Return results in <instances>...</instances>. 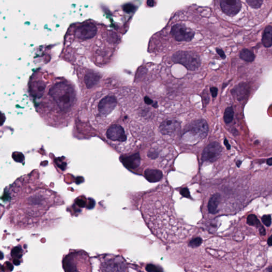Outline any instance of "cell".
I'll return each instance as SVG.
<instances>
[{
  "label": "cell",
  "instance_id": "1",
  "mask_svg": "<svg viewBox=\"0 0 272 272\" xmlns=\"http://www.w3.org/2000/svg\"><path fill=\"white\" fill-rule=\"evenodd\" d=\"M28 89L36 111L46 125L62 129L71 124L78 107L79 95L69 79L37 71L29 79Z\"/></svg>",
  "mask_w": 272,
  "mask_h": 272
},
{
  "label": "cell",
  "instance_id": "2",
  "mask_svg": "<svg viewBox=\"0 0 272 272\" xmlns=\"http://www.w3.org/2000/svg\"><path fill=\"white\" fill-rule=\"evenodd\" d=\"M25 187L20 188L13 184L18 191L10 187L11 206L9 210L10 221L16 227L21 229L37 227L46 214L54 206L57 199L56 194L44 184L35 181L31 184L30 175L22 177Z\"/></svg>",
  "mask_w": 272,
  "mask_h": 272
},
{
  "label": "cell",
  "instance_id": "3",
  "mask_svg": "<svg viewBox=\"0 0 272 272\" xmlns=\"http://www.w3.org/2000/svg\"><path fill=\"white\" fill-rule=\"evenodd\" d=\"M100 25L92 22L82 23L69 31L65 55L73 62L85 60L100 67L105 63L107 51Z\"/></svg>",
  "mask_w": 272,
  "mask_h": 272
},
{
  "label": "cell",
  "instance_id": "4",
  "mask_svg": "<svg viewBox=\"0 0 272 272\" xmlns=\"http://www.w3.org/2000/svg\"><path fill=\"white\" fill-rule=\"evenodd\" d=\"M208 132V126L206 121L202 119L194 121L183 129L181 138L185 143H196L205 138Z\"/></svg>",
  "mask_w": 272,
  "mask_h": 272
},
{
  "label": "cell",
  "instance_id": "5",
  "mask_svg": "<svg viewBox=\"0 0 272 272\" xmlns=\"http://www.w3.org/2000/svg\"><path fill=\"white\" fill-rule=\"evenodd\" d=\"M89 258L82 251L70 252L63 260V269L65 271H87L85 267H89Z\"/></svg>",
  "mask_w": 272,
  "mask_h": 272
},
{
  "label": "cell",
  "instance_id": "6",
  "mask_svg": "<svg viewBox=\"0 0 272 272\" xmlns=\"http://www.w3.org/2000/svg\"><path fill=\"white\" fill-rule=\"evenodd\" d=\"M172 60L174 63L183 65L187 69L196 70L200 65V60L197 54L188 51H179L174 54Z\"/></svg>",
  "mask_w": 272,
  "mask_h": 272
},
{
  "label": "cell",
  "instance_id": "7",
  "mask_svg": "<svg viewBox=\"0 0 272 272\" xmlns=\"http://www.w3.org/2000/svg\"><path fill=\"white\" fill-rule=\"evenodd\" d=\"M99 271H126L124 261L118 256L107 255L100 259Z\"/></svg>",
  "mask_w": 272,
  "mask_h": 272
},
{
  "label": "cell",
  "instance_id": "8",
  "mask_svg": "<svg viewBox=\"0 0 272 272\" xmlns=\"http://www.w3.org/2000/svg\"><path fill=\"white\" fill-rule=\"evenodd\" d=\"M172 36L178 42H189L193 38L194 32L181 24H177L172 27Z\"/></svg>",
  "mask_w": 272,
  "mask_h": 272
},
{
  "label": "cell",
  "instance_id": "9",
  "mask_svg": "<svg viewBox=\"0 0 272 272\" xmlns=\"http://www.w3.org/2000/svg\"><path fill=\"white\" fill-rule=\"evenodd\" d=\"M222 151V147L217 142L210 143L202 152V160L204 162H215L220 156Z\"/></svg>",
  "mask_w": 272,
  "mask_h": 272
},
{
  "label": "cell",
  "instance_id": "10",
  "mask_svg": "<svg viewBox=\"0 0 272 272\" xmlns=\"http://www.w3.org/2000/svg\"><path fill=\"white\" fill-rule=\"evenodd\" d=\"M222 10L229 16H234L238 13L241 8L240 0H220Z\"/></svg>",
  "mask_w": 272,
  "mask_h": 272
},
{
  "label": "cell",
  "instance_id": "11",
  "mask_svg": "<svg viewBox=\"0 0 272 272\" xmlns=\"http://www.w3.org/2000/svg\"><path fill=\"white\" fill-rule=\"evenodd\" d=\"M181 128V125L178 121L174 120H166L163 121L160 126V131L163 135H175L179 132Z\"/></svg>",
  "mask_w": 272,
  "mask_h": 272
},
{
  "label": "cell",
  "instance_id": "12",
  "mask_svg": "<svg viewBox=\"0 0 272 272\" xmlns=\"http://www.w3.org/2000/svg\"><path fill=\"white\" fill-rule=\"evenodd\" d=\"M249 92V86L246 83L239 84L231 90L233 97L238 101H241L246 98Z\"/></svg>",
  "mask_w": 272,
  "mask_h": 272
},
{
  "label": "cell",
  "instance_id": "13",
  "mask_svg": "<svg viewBox=\"0 0 272 272\" xmlns=\"http://www.w3.org/2000/svg\"><path fill=\"white\" fill-rule=\"evenodd\" d=\"M122 163L126 168L130 170H134L140 165L141 158L139 153L130 155L128 156L123 157L121 158Z\"/></svg>",
  "mask_w": 272,
  "mask_h": 272
},
{
  "label": "cell",
  "instance_id": "14",
  "mask_svg": "<svg viewBox=\"0 0 272 272\" xmlns=\"http://www.w3.org/2000/svg\"><path fill=\"white\" fill-rule=\"evenodd\" d=\"M144 176L149 182L157 183L163 178V173L160 170L148 168L145 171Z\"/></svg>",
  "mask_w": 272,
  "mask_h": 272
},
{
  "label": "cell",
  "instance_id": "15",
  "mask_svg": "<svg viewBox=\"0 0 272 272\" xmlns=\"http://www.w3.org/2000/svg\"><path fill=\"white\" fill-rule=\"evenodd\" d=\"M248 224L250 226H254L258 228L259 233L261 236H265L266 234V231L264 227L261 224L259 221L258 220L257 216L254 214H250L248 216L247 219Z\"/></svg>",
  "mask_w": 272,
  "mask_h": 272
},
{
  "label": "cell",
  "instance_id": "16",
  "mask_svg": "<svg viewBox=\"0 0 272 272\" xmlns=\"http://www.w3.org/2000/svg\"><path fill=\"white\" fill-rule=\"evenodd\" d=\"M220 199L221 196L219 194H214L211 197L208 204V210L210 213L214 214L217 212Z\"/></svg>",
  "mask_w": 272,
  "mask_h": 272
},
{
  "label": "cell",
  "instance_id": "17",
  "mask_svg": "<svg viewBox=\"0 0 272 272\" xmlns=\"http://www.w3.org/2000/svg\"><path fill=\"white\" fill-rule=\"evenodd\" d=\"M262 43L265 47L269 48L272 46V27L268 26L264 30L262 36Z\"/></svg>",
  "mask_w": 272,
  "mask_h": 272
},
{
  "label": "cell",
  "instance_id": "18",
  "mask_svg": "<svg viewBox=\"0 0 272 272\" xmlns=\"http://www.w3.org/2000/svg\"><path fill=\"white\" fill-rule=\"evenodd\" d=\"M240 58L246 62H252L255 58L254 54L252 51L244 48L240 52Z\"/></svg>",
  "mask_w": 272,
  "mask_h": 272
},
{
  "label": "cell",
  "instance_id": "19",
  "mask_svg": "<svg viewBox=\"0 0 272 272\" xmlns=\"http://www.w3.org/2000/svg\"><path fill=\"white\" fill-rule=\"evenodd\" d=\"M234 111L232 107H228L225 110L224 120L227 124L231 123L233 119Z\"/></svg>",
  "mask_w": 272,
  "mask_h": 272
},
{
  "label": "cell",
  "instance_id": "20",
  "mask_svg": "<svg viewBox=\"0 0 272 272\" xmlns=\"http://www.w3.org/2000/svg\"><path fill=\"white\" fill-rule=\"evenodd\" d=\"M247 3L253 8H259L261 6L263 0H246Z\"/></svg>",
  "mask_w": 272,
  "mask_h": 272
},
{
  "label": "cell",
  "instance_id": "21",
  "mask_svg": "<svg viewBox=\"0 0 272 272\" xmlns=\"http://www.w3.org/2000/svg\"><path fill=\"white\" fill-rule=\"evenodd\" d=\"M202 243V239L200 238H196L193 239L189 242V246L192 248H195L199 246Z\"/></svg>",
  "mask_w": 272,
  "mask_h": 272
},
{
  "label": "cell",
  "instance_id": "22",
  "mask_svg": "<svg viewBox=\"0 0 272 272\" xmlns=\"http://www.w3.org/2000/svg\"><path fill=\"white\" fill-rule=\"evenodd\" d=\"M146 271L147 272H162L163 269L159 268L158 267L155 266L153 264H148L146 267Z\"/></svg>",
  "mask_w": 272,
  "mask_h": 272
},
{
  "label": "cell",
  "instance_id": "23",
  "mask_svg": "<svg viewBox=\"0 0 272 272\" xmlns=\"http://www.w3.org/2000/svg\"><path fill=\"white\" fill-rule=\"evenodd\" d=\"M261 220L263 223L266 227H269L272 223V218L269 215H265L262 217Z\"/></svg>",
  "mask_w": 272,
  "mask_h": 272
},
{
  "label": "cell",
  "instance_id": "24",
  "mask_svg": "<svg viewBox=\"0 0 272 272\" xmlns=\"http://www.w3.org/2000/svg\"><path fill=\"white\" fill-rule=\"evenodd\" d=\"M202 98L203 106H204V107H205V105H206L208 103L209 100H210L209 95H208V94L207 90H205L203 92V93H202Z\"/></svg>",
  "mask_w": 272,
  "mask_h": 272
},
{
  "label": "cell",
  "instance_id": "25",
  "mask_svg": "<svg viewBox=\"0 0 272 272\" xmlns=\"http://www.w3.org/2000/svg\"><path fill=\"white\" fill-rule=\"evenodd\" d=\"M158 156V152L155 149H151L148 153V156L152 160H155Z\"/></svg>",
  "mask_w": 272,
  "mask_h": 272
},
{
  "label": "cell",
  "instance_id": "26",
  "mask_svg": "<svg viewBox=\"0 0 272 272\" xmlns=\"http://www.w3.org/2000/svg\"><path fill=\"white\" fill-rule=\"evenodd\" d=\"M180 193L183 195V196L185 197V198H190V194L189 192V191L187 188H184L182 189Z\"/></svg>",
  "mask_w": 272,
  "mask_h": 272
},
{
  "label": "cell",
  "instance_id": "27",
  "mask_svg": "<svg viewBox=\"0 0 272 272\" xmlns=\"http://www.w3.org/2000/svg\"><path fill=\"white\" fill-rule=\"evenodd\" d=\"M210 93L213 97H215L217 95L218 89L216 87H211L210 88Z\"/></svg>",
  "mask_w": 272,
  "mask_h": 272
},
{
  "label": "cell",
  "instance_id": "28",
  "mask_svg": "<svg viewBox=\"0 0 272 272\" xmlns=\"http://www.w3.org/2000/svg\"><path fill=\"white\" fill-rule=\"evenodd\" d=\"M216 51H217V53L219 54V55L221 56L222 59H225L226 56H225V55L223 51H222L221 49H219V48H217V49L216 50Z\"/></svg>",
  "mask_w": 272,
  "mask_h": 272
},
{
  "label": "cell",
  "instance_id": "29",
  "mask_svg": "<svg viewBox=\"0 0 272 272\" xmlns=\"http://www.w3.org/2000/svg\"><path fill=\"white\" fill-rule=\"evenodd\" d=\"M144 101H145V103L148 105H153V101L152 100V99L147 97V96H146L145 98H144Z\"/></svg>",
  "mask_w": 272,
  "mask_h": 272
},
{
  "label": "cell",
  "instance_id": "30",
  "mask_svg": "<svg viewBox=\"0 0 272 272\" xmlns=\"http://www.w3.org/2000/svg\"><path fill=\"white\" fill-rule=\"evenodd\" d=\"M125 11L127 12H131L134 10V6L132 5H127L125 6Z\"/></svg>",
  "mask_w": 272,
  "mask_h": 272
},
{
  "label": "cell",
  "instance_id": "31",
  "mask_svg": "<svg viewBox=\"0 0 272 272\" xmlns=\"http://www.w3.org/2000/svg\"><path fill=\"white\" fill-rule=\"evenodd\" d=\"M224 143L225 146H226L227 148V149H231V146H230V144L228 142V140L227 139H225L224 141Z\"/></svg>",
  "mask_w": 272,
  "mask_h": 272
},
{
  "label": "cell",
  "instance_id": "32",
  "mask_svg": "<svg viewBox=\"0 0 272 272\" xmlns=\"http://www.w3.org/2000/svg\"><path fill=\"white\" fill-rule=\"evenodd\" d=\"M267 244H268L269 246H272V235L269 237L268 240H267Z\"/></svg>",
  "mask_w": 272,
  "mask_h": 272
},
{
  "label": "cell",
  "instance_id": "33",
  "mask_svg": "<svg viewBox=\"0 0 272 272\" xmlns=\"http://www.w3.org/2000/svg\"><path fill=\"white\" fill-rule=\"evenodd\" d=\"M154 1L153 0H147V4L150 6H154Z\"/></svg>",
  "mask_w": 272,
  "mask_h": 272
},
{
  "label": "cell",
  "instance_id": "34",
  "mask_svg": "<svg viewBox=\"0 0 272 272\" xmlns=\"http://www.w3.org/2000/svg\"><path fill=\"white\" fill-rule=\"evenodd\" d=\"M267 164L269 166L272 165V157L267 160Z\"/></svg>",
  "mask_w": 272,
  "mask_h": 272
},
{
  "label": "cell",
  "instance_id": "35",
  "mask_svg": "<svg viewBox=\"0 0 272 272\" xmlns=\"http://www.w3.org/2000/svg\"><path fill=\"white\" fill-rule=\"evenodd\" d=\"M241 163H242V162L240 161H238V162H236V165H237L238 167H240V166L241 165Z\"/></svg>",
  "mask_w": 272,
  "mask_h": 272
},
{
  "label": "cell",
  "instance_id": "36",
  "mask_svg": "<svg viewBox=\"0 0 272 272\" xmlns=\"http://www.w3.org/2000/svg\"><path fill=\"white\" fill-rule=\"evenodd\" d=\"M267 271H268V272H272V267H269V268H268L267 269Z\"/></svg>",
  "mask_w": 272,
  "mask_h": 272
}]
</instances>
